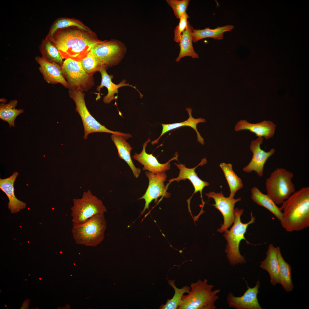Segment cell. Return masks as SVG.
<instances>
[{"label":"cell","mask_w":309,"mask_h":309,"mask_svg":"<svg viewBox=\"0 0 309 309\" xmlns=\"http://www.w3.org/2000/svg\"><path fill=\"white\" fill-rule=\"evenodd\" d=\"M17 104L16 100H11L7 104L1 103L0 105V118L7 122L9 127L15 126L14 122L16 117L23 112L22 109H17L15 108Z\"/></svg>","instance_id":"f546056e"},{"label":"cell","mask_w":309,"mask_h":309,"mask_svg":"<svg viewBox=\"0 0 309 309\" xmlns=\"http://www.w3.org/2000/svg\"><path fill=\"white\" fill-rule=\"evenodd\" d=\"M145 174L148 180V185L144 194L139 199H144L145 201L144 208L141 214H142L147 209H148L150 203L154 200L157 202V199L161 196L168 198L171 194L167 192V187L164 184L166 180L167 175L165 172L155 174L149 171H146Z\"/></svg>","instance_id":"8fae6325"},{"label":"cell","mask_w":309,"mask_h":309,"mask_svg":"<svg viewBox=\"0 0 309 309\" xmlns=\"http://www.w3.org/2000/svg\"><path fill=\"white\" fill-rule=\"evenodd\" d=\"M168 4L173 9L175 17L179 19L181 16L186 13L189 0H167Z\"/></svg>","instance_id":"836d02e7"},{"label":"cell","mask_w":309,"mask_h":309,"mask_svg":"<svg viewBox=\"0 0 309 309\" xmlns=\"http://www.w3.org/2000/svg\"><path fill=\"white\" fill-rule=\"evenodd\" d=\"M39 50L43 59L50 62L62 65L63 59L58 49L50 40L45 38L39 47Z\"/></svg>","instance_id":"f1b7e54d"},{"label":"cell","mask_w":309,"mask_h":309,"mask_svg":"<svg viewBox=\"0 0 309 309\" xmlns=\"http://www.w3.org/2000/svg\"><path fill=\"white\" fill-rule=\"evenodd\" d=\"M263 140V137H258L251 141L250 149L253 153L252 157L248 164L243 168V171L247 173L255 171L260 177L263 176L264 166L268 159L275 151L273 148L268 152H266L262 149L261 145Z\"/></svg>","instance_id":"4fadbf2b"},{"label":"cell","mask_w":309,"mask_h":309,"mask_svg":"<svg viewBox=\"0 0 309 309\" xmlns=\"http://www.w3.org/2000/svg\"><path fill=\"white\" fill-rule=\"evenodd\" d=\"M260 287V282L258 280L253 288H250L247 285V290L240 297H235L230 293L227 297L229 307L237 309H262L257 298Z\"/></svg>","instance_id":"5bb4252c"},{"label":"cell","mask_w":309,"mask_h":309,"mask_svg":"<svg viewBox=\"0 0 309 309\" xmlns=\"http://www.w3.org/2000/svg\"><path fill=\"white\" fill-rule=\"evenodd\" d=\"M186 110L188 113L189 117L188 119L182 122L174 123L169 124H161L162 126V130L161 134L159 137L151 142V144L153 145L158 143V141L160 138L164 134L169 131L184 126H189L193 129L196 131L197 134V141L202 144H204L203 138L200 135L197 129V124L201 122H206L205 119L199 118H195L193 117L191 114L192 110L190 108L187 107Z\"/></svg>","instance_id":"603a6c76"},{"label":"cell","mask_w":309,"mask_h":309,"mask_svg":"<svg viewBox=\"0 0 309 309\" xmlns=\"http://www.w3.org/2000/svg\"><path fill=\"white\" fill-rule=\"evenodd\" d=\"M234 28L231 25H227L223 26L217 27L214 29L206 28L202 29L192 30V41L196 43L203 39L211 38L215 40H221L223 38V33L227 31H230Z\"/></svg>","instance_id":"484cf974"},{"label":"cell","mask_w":309,"mask_h":309,"mask_svg":"<svg viewBox=\"0 0 309 309\" xmlns=\"http://www.w3.org/2000/svg\"><path fill=\"white\" fill-rule=\"evenodd\" d=\"M207 282L204 279L192 283L190 291L187 295H183L177 309H215V303L219 298L217 294L220 290H212L214 286L208 284Z\"/></svg>","instance_id":"3957f363"},{"label":"cell","mask_w":309,"mask_h":309,"mask_svg":"<svg viewBox=\"0 0 309 309\" xmlns=\"http://www.w3.org/2000/svg\"><path fill=\"white\" fill-rule=\"evenodd\" d=\"M73 201L71 208L72 224H81L95 215L107 211L102 201L89 190L84 192L81 198L74 199Z\"/></svg>","instance_id":"52a82bcc"},{"label":"cell","mask_w":309,"mask_h":309,"mask_svg":"<svg viewBox=\"0 0 309 309\" xmlns=\"http://www.w3.org/2000/svg\"><path fill=\"white\" fill-rule=\"evenodd\" d=\"M293 173L282 168H277L266 182L267 194L276 205L282 204L295 191L292 181Z\"/></svg>","instance_id":"8992f818"},{"label":"cell","mask_w":309,"mask_h":309,"mask_svg":"<svg viewBox=\"0 0 309 309\" xmlns=\"http://www.w3.org/2000/svg\"><path fill=\"white\" fill-rule=\"evenodd\" d=\"M150 141L148 138L143 144L142 149L140 153H135L133 156V158L143 166L142 170L156 174L158 173L165 172L170 169V162L172 160H177L178 154L176 153L175 157L168 162L164 164L159 163L156 158L152 154H148L146 151V148L147 144Z\"/></svg>","instance_id":"9a60e30c"},{"label":"cell","mask_w":309,"mask_h":309,"mask_svg":"<svg viewBox=\"0 0 309 309\" xmlns=\"http://www.w3.org/2000/svg\"><path fill=\"white\" fill-rule=\"evenodd\" d=\"M107 222L104 214L95 215L79 225L72 224V233L77 244L96 246L104 239Z\"/></svg>","instance_id":"5b68a950"},{"label":"cell","mask_w":309,"mask_h":309,"mask_svg":"<svg viewBox=\"0 0 309 309\" xmlns=\"http://www.w3.org/2000/svg\"><path fill=\"white\" fill-rule=\"evenodd\" d=\"M69 94L70 97L75 103L76 110L81 118L84 130V139H87L89 134L95 132L117 134L122 136L126 140L132 137L129 133H123L109 130L96 120L88 111L85 102V94L81 91L71 90L69 91Z\"/></svg>","instance_id":"ba28073f"},{"label":"cell","mask_w":309,"mask_h":309,"mask_svg":"<svg viewBox=\"0 0 309 309\" xmlns=\"http://www.w3.org/2000/svg\"><path fill=\"white\" fill-rule=\"evenodd\" d=\"M276 126L272 121L264 120L256 123H249L246 120H241L236 124L235 130L238 131L248 130L255 134L258 137H264L268 139L274 135Z\"/></svg>","instance_id":"ac0fdd59"},{"label":"cell","mask_w":309,"mask_h":309,"mask_svg":"<svg viewBox=\"0 0 309 309\" xmlns=\"http://www.w3.org/2000/svg\"><path fill=\"white\" fill-rule=\"evenodd\" d=\"M61 67L63 76L72 90L82 92L90 86L91 76L84 70L80 61L67 59Z\"/></svg>","instance_id":"9c48e42d"},{"label":"cell","mask_w":309,"mask_h":309,"mask_svg":"<svg viewBox=\"0 0 309 309\" xmlns=\"http://www.w3.org/2000/svg\"><path fill=\"white\" fill-rule=\"evenodd\" d=\"M189 18L186 13L182 14L179 18V23L174 31V40L179 43L182 33L186 29L187 23V19Z\"/></svg>","instance_id":"e575fe53"},{"label":"cell","mask_w":309,"mask_h":309,"mask_svg":"<svg viewBox=\"0 0 309 309\" xmlns=\"http://www.w3.org/2000/svg\"><path fill=\"white\" fill-rule=\"evenodd\" d=\"M277 247L279 264L280 283L286 291L291 292L294 288L291 278V267L283 258L280 248Z\"/></svg>","instance_id":"4316f807"},{"label":"cell","mask_w":309,"mask_h":309,"mask_svg":"<svg viewBox=\"0 0 309 309\" xmlns=\"http://www.w3.org/2000/svg\"><path fill=\"white\" fill-rule=\"evenodd\" d=\"M99 72L101 75L102 80L100 84L97 87L96 89L99 92L96 98V100L100 99V90L104 86L106 87L108 90L107 95L104 96L103 98V102L106 104H109L113 100L116 99V98L114 96V94H117L118 92V89L123 86H128L132 87L139 93L141 97H142L143 96L136 89L135 86L130 85L129 83L126 84L125 80H122L118 84L113 83L112 81L113 78V76L112 75H110L108 74L106 71L105 66L103 67Z\"/></svg>","instance_id":"d6986e66"},{"label":"cell","mask_w":309,"mask_h":309,"mask_svg":"<svg viewBox=\"0 0 309 309\" xmlns=\"http://www.w3.org/2000/svg\"><path fill=\"white\" fill-rule=\"evenodd\" d=\"M18 175V173L15 172L9 177L0 179V188L8 198V208L13 213H17L26 207V204L18 199L14 194V184Z\"/></svg>","instance_id":"44dd1931"},{"label":"cell","mask_w":309,"mask_h":309,"mask_svg":"<svg viewBox=\"0 0 309 309\" xmlns=\"http://www.w3.org/2000/svg\"><path fill=\"white\" fill-rule=\"evenodd\" d=\"M243 212V209H239L237 208L234 209L235 218L234 224L230 230H228L223 234L227 242L225 252L230 264L233 266L246 262L245 257L240 253L239 245L243 239L245 240L247 243H249L245 239L244 235L249 225L254 223L255 220L251 212V218L250 221L246 223H242L240 217Z\"/></svg>","instance_id":"277c9868"},{"label":"cell","mask_w":309,"mask_h":309,"mask_svg":"<svg viewBox=\"0 0 309 309\" xmlns=\"http://www.w3.org/2000/svg\"><path fill=\"white\" fill-rule=\"evenodd\" d=\"M71 26H75L81 30L90 32L88 28L77 21L66 18H60L56 21L52 26L45 38L50 40L57 30Z\"/></svg>","instance_id":"1f68e13d"},{"label":"cell","mask_w":309,"mask_h":309,"mask_svg":"<svg viewBox=\"0 0 309 309\" xmlns=\"http://www.w3.org/2000/svg\"><path fill=\"white\" fill-rule=\"evenodd\" d=\"M282 204L283 215L280 222L286 231H300L309 227L308 187L295 191Z\"/></svg>","instance_id":"6da1fadb"},{"label":"cell","mask_w":309,"mask_h":309,"mask_svg":"<svg viewBox=\"0 0 309 309\" xmlns=\"http://www.w3.org/2000/svg\"><path fill=\"white\" fill-rule=\"evenodd\" d=\"M193 28L188 21L186 28L182 33L179 42L180 51L176 62H179L183 58L190 56L193 59L198 58L199 55L194 51L193 45L192 30Z\"/></svg>","instance_id":"d4e9b609"},{"label":"cell","mask_w":309,"mask_h":309,"mask_svg":"<svg viewBox=\"0 0 309 309\" xmlns=\"http://www.w3.org/2000/svg\"><path fill=\"white\" fill-rule=\"evenodd\" d=\"M206 163L207 161L205 158H204L202 160L199 164L192 168H187L184 164L175 163V164L180 170L179 175L176 178L171 179L169 180L168 181L169 183L167 184V186L173 181H176L179 182L181 180H185L186 179H188L190 181L194 187V193L199 191L202 200V204L204 203L205 202L203 201L202 198V191L205 187L209 186V184L208 182L204 181L200 179L198 176L195 170V169L198 166L203 165Z\"/></svg>","instance_id":"e0dca14e"},{"label":"cell","mask_w":309,"mask_h":309,"mask_svg":"<svg viewBox=\"0 0 309 309\" xmlns=\"http://www.w3.org/2000/svg\"><path fill=\"white\" fill-rule=\"evenodd\" d=\"M80 62L84 70L89 74L96 71H99L103 67L105 66L100 60L93 55L90 52Z\"/></svg>","instance_id":"d6a6232c"},{"label":"cell","mask_w":309,"mask_h":309,"mask_svg":"<svg viewBox=\"0 0 309 309\" xmlns=\"http://www.w3.org/2000/svg\"><path fill=\"white\" fill-rule=\"evenodd\" d=\"M56 47L63 58L81 61L91 49L101 41L78 30H57L50 40Z\"/></svg>","instance_id":"7a4b0ae2"},{"label":"cell","mask_w":309,"mask_h":309,"mask_svg":"<svg viewBox=\"0 0 309 309\" xmlns=\"http://www.w3.org/2000/svg\"><path fill=\"white\" fill-rule=\"evenodd\" d=\"M219 166L223 172L229 187L230 192L229 197L233 198L236 192L243 187L242 180L233 171L231 163H222Z\"/></svg>","instance_id":"83f0119b"},{"label":"cell","mask_w":309,"mask_h":309,"mask_svg":"<svg viewBox=\"0 0 309 309\" xmlns=\"http://www.w3.org/2000/svg\"><path fill=\"white\" fill-rule=\"evenodd\" d=\"M205 194L208 198H211L214 199L215 203L211 205L218 210L223 216L224 223L221 227L217 229L218 231L221 233L226 231L234 221L235 204L240 201L241 198L235 199L229 197H225L222 192L220 193L211 192Z\"/></svg>","instance_id":"7c38bea8"},{"label":"cell","mask_w":309,"mask_h":309,"mask_svg":"<svg viewBox=\"0 0 309 309\" xmlns=\"http://www.w3.org/2000/svg\"><path fill=\"white\" fill-rule=\"evenodd\" d=\"M90 52L100 60L105 66H110L119 62L126 52V48L118 41H101L93 46Z\"/></svg>","instance_id":"30bf717a"},{"label":"cell","mask_w":309,"mask_h":309,"mask_svg":"<svg viewBox=\"0 0 309 309\" xmlns=\"http://www.w3.org/2000/svg\"><path fill=\"white\" fill-rule=\"evenodd\" d=\"M35 60L40 66L39 71L47 82L52 84L60 83L65 87H69L59 65L54 62H49L39 56H36Z\"/></svg>","instance_id":"2e32d148"},{"label":"cell","mask_w":309,"mask_h":309,"mask_svg":"<svg viewBox=\"0 0 309 309\" xmlns=\"http://www.w3.org/2000/svg\"><path fill=\"white\" fill-rule=\"evenodd\" d=\"M265 259L261 262L260 267L266 270L270 275V282L273 286L280 283L279 264L277 247L272 244L268 246Z\"/></svg>","instance_id":"ffe728a7"},{"label":"cell","mask_w":309,"mask_h":309,"mask_svg":"<svg viewBox=\"0 0 309 309\" xmlns=\"http://www.w3.org/2000/svg\"><path fill=\"white\" fill-rule=\"evenodd\" d=\"M169 284L175 291L174 294L171 299H168L165 304H162L160 306L161 309H176L179 304L182 297L185 293H188L191 290L190 286H185L181 288H177L175 284V280L167 279Z\"/></svg>","instance_id":"4dcf8cb0"},{"label":"cell","mask_w":309,"mask_h":309,"mask_svg":"<svg viewBox=\"0 0 309 309\" xmlns=\"http://www.w3.org/2000/svg\"><path fill=\"white\" fill-rule=\"evenodd\" d=\"M111 137L117 149L119 157L124 160L129 165L134 177L138 178L141 172V169L135 166L132 160L130 152L132 147L121 135L112 134Z\"/></svg>","instance_id":"7402d4cb"},{"label":"cell","mask_w":309,"mask_h":309,"mask_svg":"<svg viewBox=\"0 0 309 309\" xmlns=\"http://www.w3.org/2000/svg\"><path fill=\"white\" fill-rule=\"evenodd\" d=\"M251 191V198L255 202L268 209L280 221L282 220V210L267 194H264L255 187L252 188Z\"/></svg>","instance_id":"cb8c5ba5"}]
</instances>
